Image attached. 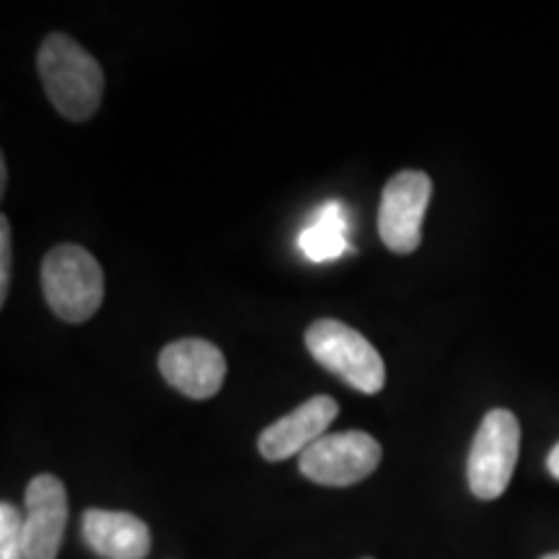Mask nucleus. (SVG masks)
Masks as SVG:
<instances>
[{
	"label": "nucleus",
	"instance_id": "0eeeda50",
	"mask_svg": "<svg viewBox=\"0 0 559 559\" xmlns=\"http://www.w3.org/2000/svg\"><path fill=\"white\" fill-rule=\"evenodd\" d=\"M68 526L66 485L52 474H39L26 487L24 557L58 559Z\"/></svg>",
	"mask_w": 559,
	"mask_h": 559
},
{
	"label": "nucleus",
	"instance_id": "f257e3e1",
	"mask_svg": "<svg viewBox=\"0 0 559 559\" xmlns=\"http://www.w3.org/2000/svg\"><path fill=\"white\" fill-rule=\"evenodd\" d=\"M39 79L47 99L70 122H86L96 115L104 94L102 66L68 34L52 32L37 55Z\"/></svg>",
	"mask_w": 559,
	"mask_h": 559
},
{
	"label": "nucleus",
	"instance_id": "9d476101",
	"mask_svg": "<svg viewBox=\"0 0 559 559\" xmlns=\"http://www.w3.org/2000/svg\"><path fill=\"white\" fill-rule=\"evenodd\" d=\"M83 539L104 559H145L151 551L148 523L122 510H86Z\"/></svg>",
	"mask_w": 559,
	"mask_h": 559
},
{
	"label": "nucleus",
	"instance_id": "f8f14e48",
	"mask_svg": "<svg viewBox=\"0 0 559 559\" xmlns=\"http://www.w3.org/2000/svg\"><path fill=\"white\" fill-rule=\"evenodd\" d=\"M0 559L24 557V515L11 502L0 506Z\"/></svg>",
	"mask_w": 559,
	"mask_h": 559
},
{
	"label": "nucleus",
	"instance_id": "2eb2a0df",
	"mask_svg": "<svg viewBox=\"0 0 559 559\" xmlns=\"http://www.w3.org/2000/svg\"><path fill=\"white\" fill-rule=\"evenodd\" d=\"M5 181H9V171H5V160H0V190H5Z\"/></svg>",
	"mask_w": 559,
	"mask_h": 559
},
{
	"label": "nucleus",
	"instance_id": "20e7f679",
	"mask_svg": "<svg viewBox=\"0 0 559 559\" xmlns=\"http://www.w3.org/2000/svg\"><path fill=\"white\" fill-rule=\"evenodd\" d=\"M521 451V425L510 409H492L474 436L466 477L479 500H495L513 479Z\"/></svg>",
	"mask_w": 559,
	"mask_h": 559
},
{
	"label": "nucleus",
	"instance_id": "6e6552de",
	"mask_svg": "<svg viewBox=\"0 0 559 559\" xmlns=\"http://www.w3.org/2000/svg\"><path fill=\"white\" fill-rule=\"evenodd\" d=\"M160 376L190 400H210L226 379V358L207 340H179L160 349Z\"/></svg>",
	"mask_w": 559,
	"mask_h": 559
},
{
	"label": "nucleus",
	"instance_id": "423d86ee",
	"mask_svg": "<svg viewBox=\"0 0 559 559\" xmlns=\"http://www.w3.org/2000/svg\"><path fill=\"white\" fill-rule=\"evenodd\" d=\"M432 181L425 171H400L386 181L379 205V234L396 254H412L423 241Z\"/></svg>",
	"mask_w": 559,
	"mask_h": 559
},
{
	"label": "nucleus",
	"instance_id": "dca6fc26",
	"mask_svg": "<svg viewBox=\"0 0 559 559\" xmlns=\"http://www.w3.org/2000/svg\"><path fill=\"white\" fill-rule=\"evenodd\" d=\"M542 559H559V551H555V555H547V557H542Z\"/></svg>",
	"mask_w": 559,
	"mask_h": 559
},
{
	"label": "nucleus",
	"instance_id": "39448f33",
	"mask_svg": "<svg viewBox=\"0 0 559 559\" xmlns=\"http://www.w3.org/2000/svg\"><path fill=\"white\" fill-rule=\"evenodd\" d=\"M379 440L362 430L334 432L319 438L300 453L298 469L304 477L324 487H349L370 477L381 464Z\"/></svg>",
	"mask_w": 559,
	"mask_h": 559
},
{
	"label": "nucleus",
	"instance_id": "7ed1b4c3",
	"mask_svg": "<svg viewBox=\"0 0 559 559\" xmlns=\"http://www.w3.org/2000/svg\"><path fill=\"white\" fill-rule=\"evenodd\" d=\"M306 347L313 360L362 394H379L386 383V366H383L379 349L345 321H313L306 330Z\"/></svg>",
	"mask_w": 559,
	"mask_h": 559
},
{
	"label": "nucleus",
	"instance_id": "4468645a",
	"mask_svg": "<svg viewBox=\"0 0 559 559\" xmlns=\"http://www.w3.org/2000/svg\"><path fill=\"white\" fill-rule=\"evenodd\" d=\"M547 469H549L551 477L559 479V443H557L555 449H551V453H549V459H547Z\"/></svg>",
	"mask_w": 559,
	"mask_h": 559
},
{
	"label": "nucleus",
	"instance_id": "ddd939ff",
	"mask_svg": "<svg viewBox=\"0 0 559 559\" xmlns=\"http://www.w3.org/2000/svg\"><path fill=\"white\" fill-rule=\"evenodd\" d=\"M11 288V223L0 215V306L5 304Z\"/></svg>",
	"mask_w": 559,
	"mask_h": 559
},
{
	"label": "nucleus",
	"instance_id": "f03ea898",
	"mask_svg": "<svg viewBox=\"0 0 559 559\" xmlns=\"http://www.w3.org/2000/svg\"><path fill=\"white\" fill-rule=\"evenodd\" d=\"M41 288L52 313L70 324H83L99 311L104 300V272L83 247L62 243L45 257Z\"/></svg>",
	"mask_w": 559,
	"mask_h": 559
},
{
	"label": "nucleus",
	"instance_id": "1a4fd4ad",
	"mask_svg": "<svg viewBox=\"0 0 559 559\" xmlns=\"http://www.w3.org/2000/svg\"><path fill=\"white\" fill-rule=\"evenodd\" d=\"M340 404L332 396H311L293 409L290 415L280 417L260 436V453L267 461H283L311 449L319 438H324V430L330 428L337 417Z\"/></svg>",
	"mask_w": 559,
	"mask_h": 559
},
{
	"label": "nucleus",
	"instance_id": "9b49d317",
	"mask_svg": "<svg viewBox=\"0 0 559 559\" xmlns=\"http://www.w3.org/2000/svg\"><path fill=\"white\" fill-rule=\"evenodd\" d=\"M298 249L311 262H332L347 254L349 241L345 205L337 200L326 202L317 213V218L311 221V226H306L298 234Z\"/></svg>",
	"mask_w": 559,
	"mask_h": 559
}]
</instances>
